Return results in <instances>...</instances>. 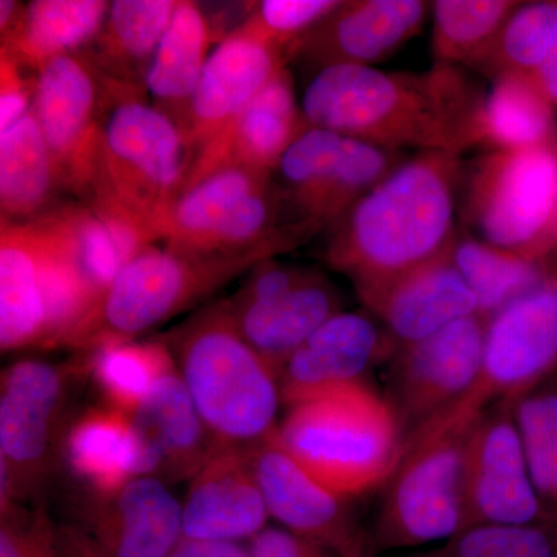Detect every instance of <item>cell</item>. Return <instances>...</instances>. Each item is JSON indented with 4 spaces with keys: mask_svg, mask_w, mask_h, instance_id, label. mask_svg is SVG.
<instances>
[{
    "mask_svg": "<svg viewBox=\"0 0 557 557\" xmlns=\"http://www.w3.org/2000/svg\"><path fill=\"white\" fill-rule=\"evenodd\" d=\"M281 209L273 175L223 168L183 190L164 226L163 240L172 251L197 258L259 248L288 251L302 242L278 223Z\"/></svg>",
    "mask_w": 557,
    "mask_h": 557,
    "instance_id": "10",
    "label": "cell"
},
{
    "mask_svg": "<svg viewBox=\"0 0 557 557\" xmlns=\"http://www.w3.org/2000/svg\"><path fill=\"white\" fill-rule=\"evenodd\" d=\"M109 9L104 0H35L3 36L0 53L38 73L57 58L87 49L101 32Z\"/></svg>",
    "mask_w": 557,
    "mask_h": 557,
    "instance_id": "29",
    "label": "cell"
},
{
    "mask_svg": "<svg viewBox=\"0 0 557 557\" xmlns=\"http://www.w3.org/2000/svg\"><path fill=\"white\" fill-rule=\"evenodd\" d=\"M431 5L424 0H341L288 51V60L317 72L335 65L373 67L416 38Z\"/></svg>",
    "mask_w": 557,
    "mask_h": 557,
    "instance_id": "19",
    "label": "cell"
},
{
    "mask_svg": "<svg viewBox=\"0 0 557 557\" xmlns=\"http://www.w3.org/2000/svg\"><path fill=\"white\" fill-rule=\"evenodd\" d=\"M465 518V528L553 523L531 479L512 403L483 409L469 431Z\"/></svg>",
    "mask_w": 557,
    "mask_h": 557,
    "instance_id": "16",
    "label": "cell"
},
{
    "mask_svg": "<svg viewBox=\"0 0 557 557\" xmlns=\"http://www.w3.org/2000/svg\"><path fill=\"white\" fill-rule=\"evenodd\" d=\"M166 344L215 449H252L276 434L277 372L242 336L226 300L197 311Z\"/></svg>",
    "mask_w": 557,
    "mask_h": 557,
    "instance_id": "3",
    "label": "cell"
},
{
    "mask_svg": "<svg viewBox=\"0 0 557 557\" xmlns=\"http://www.w3.org/2000/svg\"><path fill=\"white\" fill-rule=\"evenodd\" d=\"M269 508L249 449H218L189 480L183 539L248 544L269 527Z\"/></svg>",
    "mask_w": 557,
    "mask_h": 557,
    "instance_id": "24",
    "label": "cell"
},
{
    "mask_svg": "<svg viewBox=\"0 0 557 557\" xmlns=\"http://www.w3.org/2000/svg\"><path fill=\"white\" fill-rule=\"evenodd\" d=\"M46 311L27 222L0 223V347L46 348Z\"/></svg>",
    "mask_w": 557,
    "mask_h": 557,
    "instance_id": "31",
    "label": "cell"
},
{
    "mask_svg": "<svg viewBox=\"0 0 557 557\" xmlns=\"http://www.w3.org/2000/svg\"><path fill=\"white\" fill-rule=\"evenodd\" d=\"M24 5L16 0H2L0 2V35H9L20 22Z\"/></svg>",
    "mask_w": 557,
    "mask_h": 557,
    "instance_id": "45",
    "label": "cell"
},
{
    "mask_svg": "<svg viewBox=\"0 0 557 557\" xmlns=\"http://www.w3.org/2000/svg\"><path fill=\"white\" fill-rule=\"evenodd\" d=\"M170 557H252L248 544L182 539Z\"/></svg>",
    "mask_w": 557,
    "mask_h": 557,
    "instance_id": "43",
    "label": "cell"
},
{
    "mask_svg": "<svg viewBox=\"0 0 557 557\" xmlns=\"http://www.w3.org/2000/svg\"><path fill=\"white\" fill-rule=\"evenodd\" d=\"M178 0H115L84 57L102 75L145 86L150 64Z\"/></svg>",
    "mask_w": 557,
    "mask_h": 557,
    "instance_id": "30",
    "label": "cell"
},
{
    "mask_svg": "<svg viewBox=\"0 0 557 557\" xmlns=\"http://www.w3.org/2000/svg\"><path fill=\"white\" fill-rule=\"evenodd\" d=\"M478 416L440 418L410 440L381 490L372 528L376 553L445 542L465 530V463Z\"/></svg>",
    "mask_w": 557,
    "mask_h": 557,
    "instance_id": "7",
    "label": "cell"
},
{
    "mask_svg": "<svg viewBox=\"0 0 557 557\" xmlns=\"http://www.w3.org/2000/svg\"><path fill=\"white\" fill-rule=\"evenodd\" d=\"M212 42L207 14L197 2L180 0L145 79L152 104L188 134L190 104Z\"/></svg>",
    "mask_w": 557,
    "mask_h": 557,
    "instance_id": "28",
    "label": "cell"
},
{
    "mask_svg": "<svg viewBox=\"0 0 557 557\" xmlns=\"http://www.w3.org/2000/svg\"><path fill=\"white\" fill-rule=\"evenodd\" d=\"M557 143L555 108L523 75L493 79L485 94L480 146L486 150H522Z\"/></svg>",
    "mask_w": 557,
    "mask_h": 557,
    "instance_id": "33",
    "label": "cell"
},
{
    "mask_svg": "<svg viewBox=\"0 0 557 557\" xmlns=\"http://www.w3.org/2000/svg\"><path fill=\"white\" fill-rule=\"evenodd\" d=\"M62 461L90 497L108 496L131 480L159 478L160 472L159 458L132 417L106 405L72 418Z\"/></svg>",
    "mask_w": 557,
    "mask_h": 557,
    "instance_id": "25",
    "label": "cell"
},
{
    "mask_svg": "<svg viewBox=\"0 0 557 557\" xmlns=\"http://www.w3.org/2000/svg\"><path fill=\"white\" fill-rule=\"evenodd\" d=\"M252 557H339L281 527H267L248 542Z\"/></svg>",
    "mask_w": 557,
    "mask_h": 557,
    "instance_id": "42",
    "label": "cell"
},
{
    "mask_svg": "<svg viewBox=\"0 0 557 557\" xmlns=\"http://www.w3.org/2000/svg\"><path fill=\"white\" fill-rule=\"evenodd\" d=\"M405 159L399 150L309 126L274 172L281 207L293 214L289 228L304 242L329 231Z\"/></svg>",
    "mask_w": 557,
    "mask_h": 557,
    "instance_id": "11",
    "label": "cell"
},
{
    "mask_svg": "<svg viewBox=\"0 0 557 557\" xmlns=\"http://www.w3.org/2000/svg\"><path fill=\"white\" fill-rule=\"evenodd\" d=\"M0 557H91L78 531L38 505H0Z\"/></svg>",
    "mask_w": 557,
    "mask_h": 557,
    "instance_id": "38",
    "label": "cell"
},
{
    "mask_svg": "<svg viewBox=\"0 0 557 557\" xmlns=\"http://www.w3.org/2000/svg\"><path fill=\"white\" fill-rule=\"evenodd\" d=\"M307 129L309 123L296 101L292 73L285 67L197 152L185 189L223 168H248L274 175L289 146Z\"/></svg>",
    "mask_w": 557,
    "mask_h": 557,
    "instance_id": "23",
    "label": "cell"
},
{
    "mask_svg": "<svg viewBox=\"0 0 557 557\" xmlns=\"http://www.w3.org/2000/svg\"><path fill=\"white\" fill-rule=\"evenodd\" d=\"M287 61L285 51L251 16L219 44L208 57L190 104L186 137L196 156L287 67Z\"/></svg>",
    "mask_w": 557,
    "mask_h": 557,
    "instance_id": "20",
    "label": "cell"
},
{
    "mask_svg": "<svg viewBox=\"0 0 557 557\" xmlns=\"http://www.w3.org/2000/svg\"><path fill=\"white\" fill-rule=\"evenodd\" d=\"M245 341L276 370L329 319L343 310L339 289L325 274L269 259L226 299Z\"/></svg>",
    "mask_w": 557,
    "mask_h": 557,
    "instance_id": "14",
    "label": "cell"
},
{
    "mask_svg": "<svg viewBox=\"0 0 557 557\" xmlns=\"http://www.w3.org/2000/svg\"><path fill=\"white\" fill-rule=\"evenodd\" d=\"M86 368L104 405L134 416L153 384L175 361L166 343L109 339L86 351Z\"/></svg>",
    "mask_w": 557,
    "mask_h": 557,
    "instance_id": "34",
    "label": "cell"
},
{
    "mask_svg": "<svg viewBox=\"0 0 557 557\" xmlns=\"http://www.w3.org/2000/svg\"><path fill=\"white\" fill-rule=\"evenodd\" d=\"M463 175V161L453 153L406 157L327 231L330 269L357 292L448 252Z\"/></svg>",
    "mask_w": 557,
    "mask_h": 557,
    "instance_id": "2",
    "label": "cell"
},
{
    "mask_svg": "<svg viewBox=\"0 0 557 557\" xmlns=\"http://www.w3.org/2000/svg\"><path fill=\"white\" fill-rule=\"evenodd\" d=\"M270 519L296 536L339 557H375L372 530L362 523L351 498L317 482L278 445L276 434L249 449Z\"/></svg>",
    "mask_w": 557,
    "mask_h": 557,
    "instance_id": "17",
    "label": "cell"
},
{
    "mask_svg": "<svg viewBox=\"0 0 557 557\" xmlns=\"http://www.w3.org/2000/svg\"><path fill=\"white\" fill-rule=\"evenodd\" d=\"M104 106L106 76L83 53L39 70L33 112L65 190L83 201L100 182Z\"/></svg>",
    "mask_w": 557,
    "mask_h": 557,
    "instance_id": "15",
    "label": "cell"
},
{
    "mask_svg": "<svg viewBox=\"0 0 557 557\" xmlns=\"http://www.w3.org/2000/svg\"><path fill=\"white\" fill-rule=\"evenodd\" d=\"M25 70L9 54L0 53V132L24 119L35 104L38 75L30 78Z\"/></svg>",
    "mask_w": 557,
    "mask_h": 557,
    "instance_id": "41",
    "label": "cell"
},
{
    "mask_svg": "<svg viewBox=\"0 0 557 557\" xmlns=\"http://www.w3.org/2000/svg\"><path fill=\"white\" fill-rule=\"evenodd\" d=\"M339 3L341 0H263L256 2L251 17L288 60V51Z\"/></svg>",
    "mask_w": 557,
    "mask_h": 557,
    "instance_id": "40",
    "label": "cell"
},
{
    "mask_svg": "<svg viewBox=\"0 0 557 557\" xmlns=\"http://www.w3.org/2000/svg\"><path fill=\"white\" fill-rule=\"evenodd\" d=\"M38 358L3 369L0 381V505H36L58 465L75 370Z\"/></svg>",
    "mask_w": 557,
    "mask_h": 557,
    "instance_id": "9",
    "label": "cell"
},
{
    "mask_svg": "<svg viewBox=\"0 0 557 557\" xmlns=\"http://www.w3.org/2000/svg\"><path fill=\"white\" fill-rule=\"evenodd\" d=\"M397 347L368 311H341L278 372L282 403L288 408L325 388L366 381L370 370L391 361Z\"/></svg>",
    "mask_w": 557,
    "mask_h": 557,
    "instance_id": "21",
    "label": "cell"
},
{
    "mask_svg": "<svg viewBox=\"0 0 557 557\" xmlns=\"http://www.w3.org/2000/svg\"><path fill=\"white\" fill-rule=\"evenodd\" d=\"M531 479L557 525V373L512 403Z\"/></svg>",
    "mask_w": 557,
    "mask_h": 557,
    "instance_id": "37",
    "label": "cell"
},
{
    "mask_svg": "<svg viewBox=\"0 0 557 557\" xmlns=\"http://www.w3.org/2000/svg\"><path fill=\"white\" fill-rule=\"evenodd\" d=\"M556 49L557 0L520 2L474 70L491 81L508 73L528 76Z\"/></svg>",
    "mask_w": 557,
    "mask_h": 557,
    "instance_id": "36",
    "label": "cell"
},
{
    "mask_svg": "<svg viewBox=\"0 0 557 557\" xmlns=\"http://www.w3.org/2000/svg\"><path fill=\"white\" fill-rule=\"evenodd\" d=\"M145 91V86L106 76L101 171L94 197L115 200L159 240L188 183L196 150L174 120L146 101Z\"/></svg>",
    "mask_w": 557,
    "mask_h": 557,
    "instance_id": "5",
    "label": "cell"
},
{
    "mask_svg": "<svg viewBox=\"0 0 557 557\" xmlns=\"http://www.w3.org/2000/svg\"><path fill=\"white\" fill-rule=\"evenodd\" d=\"M449 256L474 295L478 314L487 321L541 285L557 267V258H530L494 247L467 228L457 231Z\"/></svg>",
    "mask_w": 557,
    "mask_h": 557,
    "instance_id": "32",
    "label": "cell"
},
{
    "mask_svg": "<svg viewBox=\"0 0 557 557\" xmlns=\"http://www.w3.org/2000/svg\"><path fill=\"white\" fill-rule=\"evenodd\" d=\"M357 295L397 346L428 338L478 314L474 295L449 251L391 281L357 289Z\"/></svg>",
    "mask_w": 557,
    "mask_h": 557,
    "instance_id": "22",
    "label": "cell"
},
{
    "mask_svg": "<svg viewBox=\"0 0 557 557\" xmlns=\"http://www.w3.org/2000/svg\"><path fill=\"white\" fill-rule=\"evenodd\" d=\"M552 244L557 251V200H556V212L555 220H553V230H552Z\"/></svg>",
    "mask_w": 557,
    "mask_h": 557,
    "instance_id": "46",
    "label": "cell"
},
{
    "mask_svg": "<svg viewBox=\"0 0 557 557\" xmlns=\"http://www.w3.org/2000/svg\"><path fill=\"white\" fill-rule=\"evenodd\" d=\"M285 409L278 445L339 496L357 500L383 490L405 456L397 413L368 381L325 388Z\"/></svg>",
    "mask_w": 557,
    "mask_h": 557,
    "instance_id": "4",
    "label": "cell"
},
{
    "mask_svg": "<svg viewBox=\"0 0 557 557\" xmlns=\"http://www.w3.org/2000/svg\"><path fill=\"white\" fill-rule=\"evenodd\" d=\"M519 5L518 0L432 2V54L435 64L474 69Z\"/></svg>",
    "mask_w": 557,
    "mask_h": 557,
    "instance_id": "35",
    "label": "cell"
},
{
    "mask_svg": "<svg viewBox=\"0 0 557 557\" xmlns=\"http://www.w3.org/2000/svg\"><path fill=\"white\" fill-rule=\"evenodd\" d=\"M73 528L91 557H170L183 539L182 504L166 482L145 475L90 497Z\"/></svg>",
    "mask_w": 557,
    "mask_h": 557,
    "instance_id": "18",
    "label": "cell"
},
{
    "mask_svg": "<svg viewBox=\"0 0 557 557\" xmlns=\"http://www.w3.org/2000/svg\"><path fill=\"white\" fill-rule=\"evenodd\" d=\"M557 200V143L487 150L465 170L460 205L478 239L536 259L557 258L552 244Z\"/></svg>",
    "mask_w": 557,
    "mask_h": 557,
    "instance_id": "8",
    "label": "cell"
},
{
    "mask_svg": "<svg viewBox=\"0 0 557 557\" xmlns=\"http://www.w3.org/2000/svg\"><path fill=\"white\" fill-rule=\"evenodd\" d=\"M67 193L35 112L0 132V209L10 222H32L61 207Z\"/></svg>",
    "mask_w": 557,
    "mask_h": 557,
    "instance_id": "27",
    "label": "cell"
},
{
    "mask_svg": "<svg viewBox=\"0 0 557 557\" xmlns=\"http://www.w3.org/2000/svg\"><path fill=\"white\" fill-rule=\"evenodd\" d=\"M527 78L533 83L539 94H541L553 108L557 109V49L541 67L534 70Z\"/></svg>",
    "mask_w": 557,
    "mask_h": 557,
    "instance_id": "44",
    "label": "cell"
},
{
    "mask_svg": "<svg viewBox=\"0 0 557 557\" xmlns=\"http://www.w3.org/2000/svg\"><path fill=\"white\" fill-rule=\"evenodd\" d=\"M556 373L557 267L541 285L491 319L480 379L443 417L471 418L494 403H515Z\"/></svg>",
    "mask_w": 557,
    "mask_h": 557,
    "instance_id": "13",
    "label": "cell"
},
{
    "mask_svg": "<svg viewBox=\"0 0 557 557\" xmlns=\"http://www.w3.org/2000/svg\"><path fill=\"white\" fill-rule=\"evenodd\" d=\"M486 318L460 319L428 338L398 346L387 362L384 392L410 442L457 406L482 373Z\"/></svg>",
    "mask_w": 557,
    "mask_h": 557,
    "instance_id": "12",
    "label": "cell"
},
{
    "mask_svg": "<svg viewBox=\"0 0 557 557\" xmlns=\"http://www.w3.org/2000/svg\"><path fill=\"white\" fill-rule=\"evenodd\" d=\"M485 94L454 65L386 72L362 65L319 70L304 91L311 127L383 148L461 157L480 146Z\"/></svg>",
    "mask_w": 557,
    "mask_h": 557,
    "instance_id": "1",
    "label": "cell"
},
{
    "mask_svg": "<svg viewBox=\"0 0 557 557\" xmlns=\"http://www.w3.org/2000/svg\"><path fill=\"white\" fill-rule=\"evenodd\" d=\"M277 252L276 248H259L244 255L197 258L150 245L121 270L67 347L89 351L104 341L138 338Z\"/></svg>",
    "mask_w": 557,
    "mask_h": 557,
    "instance_id": "6",
    "label": "cell"
},
{
    "mask_svg": "<svg viewBox=\"0 0 557 557\" xmlns=\"http://www.w3.org/2000/svg\"><path fill=\"white\" fill-rule=\"evenodd\" d=\"M412 557H557V525H475Z\"/></svg>",
    "mask_w": 557,
    "mask_h": 557,
    "instance_id": "39",
    "label": "cell"
},
{
    "mask_svg": "<svg viewBox=\"0 0 557 557\" xmlns=\"http://www.w3.org/2000/svg\"><path fill=\"white\" fill-rule=\"evenodd\" d=\"M132 420L159 458L163 482L193 479L218 450L177 366L157 380Z\"/></svg>",
    "mask_w": 557,
    "mask_h": 557,
    "instance_id": "26",
    "label": "cell"
}]
</instances>
